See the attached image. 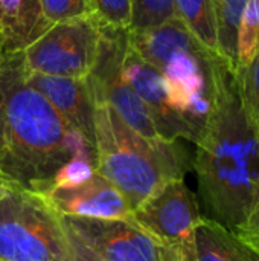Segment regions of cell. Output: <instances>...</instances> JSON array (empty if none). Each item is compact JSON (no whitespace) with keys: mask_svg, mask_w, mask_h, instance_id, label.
<instances>
[{"mask_svg":"<svg viewBox=\"0 0 259 261\" xmlns=\"http://www.w3.org/2000/svg\"><path fill=\"white\" fill-rule=\"evenodd\" d=\"M79 159L95 161V148L29 83L23 55L0 64V177L11 187L47 193Z\"/></svg>","mask_w":259,"mask_h":261,"instance_id":"1","label":"cell"},{"mask_svg":"<svg viewBox=\"0 0 259 261\" xmlns=\"http://www.w3.org/2000/svg\"><path fill=\"white\" fill-rule=\"evenodd\" d=\"M192 167L205 217L237 231L259 200V135L246 109L237 69L226 61Z\"/></svg>","mask_w":259,"mask_h":261,"instance_id":"2","label":"cell"},{"mask_svg":"<svg viewBox=\"0 0 259 261\" xmlns=\"http://www.w3.org/2000/svg\"><path fill=\"white\" fill-rule=\"evenodd\" d=\"M191 165L177 141L140 135L95 93V170L119 190L131 213L166 182L185 179Z\"/></svg>","mask_w":259,"mask_h":261,"instance_id":"3","label":"cell"},{"mask_svg":"<svg viewBox=\"0 0 259 261\" xmlns=\"http://www.w3.org/2000/svg\"><path fill=\"white\" fill-rule=\"evenodd\" d=\"M128 44L165 78L172 102L198 142L211 115L224 60L208 50L177 18L127 31Z\"/></svg>","mask_w":259,"mask_h":261,"instance_id":"4","label":"cell"},{"mask_svg":"<svg viewBox=\"0 0 259 261\" xmlns=\"http://www.w3.org/2000/svg\"><path fill=\"white\" fill-rule=\"evenodd\" d=\"M0 261H72L61 216L41 194L9 187L0 196Z\"/></svg>","mask_w":259,"mask_h":261,"instance_id":"5","label":"cell"},{"mask_svg":"<svg viewBox=\"0 0 259 261\" xmlns=\"http://www.w3.org/2000/svg\"><path fill=\"white\" fill-rule=\"evenodd\" d=\"M102 38L90 17L61 21L21 52L23 64L31 73L85 78L99 60Z\"/></svg>","mask_w":259,"mask_h":261,"instance_id":"6","label":"cell"},{"mask_svg":"<svg viewBox=\"0 0 259 261\" xmlns=\"http://www.w3.org/2000/svg\"><path fill=\"white\" fill-rule=\"evenodd\" d=\"M131 219L162 243L180 252L183 261H194V234L203 219L197 196L185 179H174L147 197Z\"/></svg>","mask_w":259,"mask_h":261,"instance_id":"7","label":"cell"},{"mask_svg":"<svg viewBox=\"0 0 259 261\" xmlns=\"http://www.w3.org/2000/svg\"><path fill=\"white\" fill-rule=\"evenodd\" d=\"M61 222L105 261H183L179 251L162 243L130 219L61 216Z\"/></svg>","mask_w":259,"mask_h":261,"instance_id":"8","label":"cell"},{"mask_svg":"<svg viewBox=\"0 0 259 261\" xmlns=\"http://www.w3.org/2000/svg\"><path fill=\"white\" fill-rule=\"evenodd\" d=\"M99 60L90 73L95 93L107 101L118 115L136 132L147 138H160L148 109L131 87L122 70L125 50V32L105 31Z\"/></svg>","mask_w":259,"mask_h":261,"instance_id":"9","label":"cell"},{"mask_svg":"<svg viewBox=\"0 0 259 261\" xmlns=\"http://www.w3.org/2000/svg\"><path fill=\"white\" fill-rule=\"evenodd\" d=\"M122 70L131 87L148 109L157 135L166 141H177L183 138L195 144L192 130L180 116L172 102L165 78L128 44L127 32Z\"/></svg>","mask_w":259,"mask_h":261,"instance_id":"10","label":"cell"},{"mask_svg":"<svg viewBox=\"0 0 259 261\" xmlns=\"http://www.w3.org/2000/svg\"><path fill=\"white\" fill-rule=\"evenodd\" d=\"M43 197L60 216L87 219L131 217L125 197L96 170L73 184L52 187Z\"/></svg>","mask_w":259,"mask_h":261,"instance_id":"11","label":"cell"},{"mask_svg":"<svg viewBox=\"0 0 259 261\" xmlns=\"http://www.w3.org/2000/svg\"><path fill=\"white\" fill-rule=\"evenodd\" d=\"M26 76L55 110L95 148V92L90 76H52L27 70Z\"/></svg>","mask_w":259,"mask_h":261,"instance_id":"12","label":"cell"},{"mask_svg":"<svg viewBox=\"0 0 259 261\" xmlns=\"http://www.w3.org/2000/svg\"><path fill=\"white\" fill-rule=\"evenodd\" d=\"M50 28L41 0H0V43L5 55L23 52Z\"/></svg>","mask_w":259,"mask_h":261,"instance_id":"13","label":"cell"},{"mask_svg":"<svg viewBox=\"0 0 259 261\" xmlns=\"http://www.w3.org/2000/svg\"><path fill=\"white\" fill-rule=\"evenodd\" d=\"M194 261H259V251L235 231L203 216L194 234Z\"/></svg>","mask_w":259,"mask_h":261,"instance_id":"14","label":"cell"},{"mask_svg":"<svg viewBox=\"0 0 259 261\" xmlns=\"http://www.w3.org/2000/svg\"><path fill=\"white\" fill-rule=\"evenodd\" d=\"M176 17L208 50L218 54V31L214 0H174Z\"/></svg>","mask_w":259,"mask_h":261,"instance_id":"15","label":"cell"},{"mask_svg":"<svg viewBox=\"0 0 259 261\" xmlns=\"http://www.w3.org/2000/svg\"><path fill=\"white\" fill-rule=\"evenodd\" d=\"M218 31V55L234 69L237 61V41L241 17L247 0H214Z\"/></svg>","mask_w":259,"mask_h":261,"instance_id":"16","label":"cell"},{"mask_svg":"<svg viewBox=\"0 0 259 261\" xmlns=\"http://www.w3.org/2000/svg\"><path fill=\"white\" fill-rule=\"evenodd\" d=\"M89 17L105 31H130L133 26V0H87Z\"/></svg>","mask_w":259,"mask_h":261,"instance_id":"17","label":"cell"},{"mask_svg":"<svg viewBox=\"0 0 259 261\" xmlns=\"http://www.w3.org/2000/svg\"><path fill=\"white\" fill-rule=\"evenodd\" d=\"M259 54V0H247L237 41L238 66L249 64Z\"/></svg>","mask_w":259,"mask_h":261,"instance_id":"18","label":"cell"},{"mask_svg":"<svg viewBox=\"0 0 259 261\" xmlns=\"http://www.w3.org/2000/svg\"><path fill=\"white\" fill-rule=\"evenodd\" d=\"M176 17L174 0H133L131 29L159 26Z\"/></svg>","mask_w":259,"mask_h":261,"instance_id":"19","label":"cell"},{"mask_svg":"<svg viewBox=\"0 0 259 261\" xmlns=\"http://www.w3.org/2000/svg\"><path fill=\"white\" fill-rule=\"evenodd\" d=\"M237 76L246 109L259 135V54L249 64L237 67Z\"/></svg>","mask_w":259,"mask_h":261,"instance_id":"20","label":"cell"},{"mask_svg":"<svg viewBox=\"0 0 259 261\" xmlns=\"http://www.w3.org/2000/svg\"><path fill=\"white\" fill-rule=\"evenodd\" d=\"M46 20L53 26L61 21L89 17L87 0H41Z\"/></svg>","mask_w":259,"mask_h":261,"instance_id":"21","label":"cell"},{"mask_svg":"<svg viewBox=\"0 0 259 261\" xmlns=\"http://www.w3.org/2000/svg\"><path fill=\"white\" fill-rule=\"evenodd\" d=\"M64 229L67 234V242H69L72 261H105L96 251H93L79 236H76L69 226L64 225Z\"/></svg>","mask_w":259,"mask_h":261,"instance_id":"22","label":"cell"},{"mask_svg":"<svg viewBox=\"0 0 259 261\" xmlns=\"http://www.w3.org/2000/svg\"><path fill=\"white\" fill-rule=\"evenodd\" d=\"M240 237H243L246 242L253 245L259 251V200L249 213L244 223L235 231Z\"/></svg>","mask_w":259,"mask_h":261,"instance_id":"23","label":"cell"},{"mask_svg":"<svg viewBox=\"0 0 259 261\" xmlns=\"http://www.w3.org/2000/svg\"><path fill=\"white\" fill-rule=\"evenodd\" d=\"M9 187H11V185H8L6 182H3V179L0 177V196H2V194H3V193H5V191L9 188Z\"/></svg>","mask_w":259,"mask_h":261,"instance_id":"24","label":"cell"},{"mask_svg":"<svg viewBox=\"0 0 259 261\" xmlns=\"http://www.w3.org/2000/svg\"><path fill=\"white\" fill-rule=\"evenodd\" d=\"M3 57H5V52H3V47H2V43H0V64L3 61Z\"/></svg>","mask_w":259,"mask_h":261,"instance_id":"25","label":"cell"}]
</instances>
